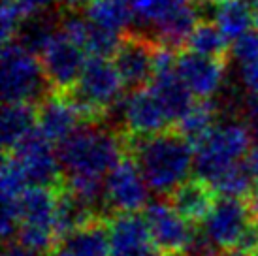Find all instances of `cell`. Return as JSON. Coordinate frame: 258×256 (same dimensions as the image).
I'll list each match as a JSON object with an SVG mask.
<instances>
[{
    "instance_id": "obj_1",
    "label": "cell",
    "mask_w": 258,
    "mask_h": 256,
    "mask_svg": "<svg viewBox=\"0 0 258 256\" xmlns=\"http://www.w3.org/2000/svg\"><path fill=\"white\" fill-rule=\"evenodd\" d=\"M128 157L142 170L149 188L155 194L168 196L188 179L194 168V147L175 130L153 136L126 134Z\"/></svg>"
},
{
    "instance_id": "obj_2",
    "label": "cell",
    "mask_w": 258,
    "mask_h": 256,
    "mask_svg": "<svg viewBox=\"0 0 258 256\" xmlns=\"http://www.w3.org/2000/svg\"><path fill=\"white\" fill-rule=\"evenodd\" d=\"M57 155L64 177L104 179L128 157L126 134L106 122H85L58 143Z\"/></svg>"
},
{
    "instance_id": "obj_3",
    "label": "cell",
    "mask_w": 258,
    "mask_h": 256,
    "mask_svg": "<svg viewBox=\"0 0 258 256\" xmlns=\"http://www.w3.org/2000/svg\"><path fill=\"white\" fill-rule=\"evenodd\" d=\"M192 147L196 177L213 185L224 171H228L249 155L252 136L247 122L230 119L217 122Z\"/></svg>"
},
{
    "instance_id": "obj_4",
    "label": "cell",
    "mask_w": 258,
    "mask_h": 256,
    "mask_svg": "<svg viewBox=\"0 0 258 256\" xmlns=\"http://www.w3.org/2000/svg\"><path fill=\"white\" fill-rule=\"evenodd\" d=\"M122 83L113 60L89 57L78 83L68 91V96L78 107L83 122H104L121 102Z\"/></svg>"
},
{
    "instance_id": "obj_5",
    "label": "cell",
    "mask_w": 258,
    "mask_h": 256,
    "mask_svg": "<svg viewBox=\"0 0 258 256\" xmlns=\"http://www.w3.org/2000/svg\"><path fill=\"white\" fill-rule=\"evenodd\" d=\"M49 81L42 60L17 42L4 43L0 66V89L4 104L27 102L36 104L47 96Z\"/></svg>"
},
{
    "instance_id": "obj_6",
    "label": "cell",
    "mask_w": 258,
    "mask_h": 256,
    "mask_svg": "<svg viewBox=\"0 0 258 256\" xmlns=\"http://www.w3.org/2000/svg\"><path fill=\"white\" fill-rule=\"evenodd\" d=\"M115 109L119 111L117 130H121L122 124V132L128 136L160 134L172 124L166 109L149 87L134 89L115 106Z\"/></svg>"
},
{
    "instance_id": "obj_7",
    "label": "cell",
    "mask_w": 258,
    "mask_h": 256,
    "mask_svg": "<svg viewBox=\"0 0 258 256\" xmlns=\"http://www.w3.org/2000/svg\"><path fill=\"white\" fill-rule=\"evenodd\" d=\"M149 185L134 158H122L106 177V206L109 215L138 213L147 207Z\"/></svg>"
},
{
    "instance_id": "obj_8",
    "label": "cell",
    "mask_w": 258,
    "mask_h": 256,
    "mask_svg": "<svg viewBox=\"0 0 258 256\" xmlns=\"http://www.w3.org/2000/svg\"><path fill=\"white\" fill-rule=\"evenodd\" d=\"M53 145L55 143H51L36 128L12 151L15 158L21 162L29 183L36 186H49V188L62 186L64 173L58 162L57 151H53Z\"/></svg>"
},
{
    "instance_id": "obj_9",
    "label": "cell",
    "mask_w": 258,
    "mask_h": 256,
    "mask_svg": "<svg viewBox=\"0 0 258 256\" xmlns=\"http://www.w3.org/2000/svg\"><path fill=\"white\" fill-rule=\"evenodd\" d=\"M256 221L247 198H217L215 206L204 221V230L222 250L236 249L247 228Z\"/></svg>"
},
{
    "instance_id": "obj_10",
    "label": "cell",
    "mask_w": 258,
    "mask_h": 256,
    "mask_svg": "<svg viewBox=\"0 0 258 256\" xmlns=\"http://www.w3.org/2000/svg\"><path fill=\"white\" fill-rule=\"evenodd\" d=\"M145 222L151 239L164 256H181L192 235V226L185 221L168 200H157L145 207Z\"/></svg>"
},
{
    "instance_id": "obj_11",
    "label": "cell",
    "mask_w": 258,
    "mask_h": 256,
    "mask_svg": "<svg viewBox=\"0 0 258 256\" xmlns=\"http://www.w3.org/2000/svg\"><path fill=\"white\" fill-rule=\"evenodd\" d=\"M85 55L87 51L81 45L64 38L60 32L53 38V42L40 55V60L45 78L55 93H68L78 83L87 64Z\"/></svg>"
},
{
    "instance_id": "obj_12",
    "label": "cell",
    "mask_w": 258,
    "mask_h": 256,
    "mask_svg": "<svg viewBox=\"0 0 258 256\" xmlns=\"http://www.w3.org/2000/svg\"><path fill=\"white\" fill-rule=\"evenodd\" d=\"M157 42L151 36L142 32H126L117 53L113 55V64L122 83L130 89H142L151 83L155 72V51Z\"/></svg>"
},
{
    "instance_id": "obj_13",
    "label": "cell",
    "mask_w": 258,
    "mask_h": 256,
    "mask_svg": "<svg viewBox=\"0 0 258 256\" xmlns=\"http://www.w3.org/2000/svg\"><path fill=\"white\" fill-rule=\"evenodd\" d=\"M175 70L196 98L211 100L222 91L224 58L204 57V55L186 49L177 55Z\"/></svg>"
},
{
    "instance_id": "obj_14",
    "label": "cell",
    "mask_w": 258,
    "mask_h": 256,
    "mask_svg": "<svg viewBox=\"0 0 258 256\" xmlns=\"http://www.w3.org/2000/svg\"><path fill=\"white\" fill-rule=\"evenodd\" d=\"M111 256H164L151 239L145 217L119 213L109 219Z\"/></svg>"
},
{
    "instance_id": "obj_15",
    "label": "cell",
    "mask_w": 258,
    "mask_h": 256,
    "mask_svg": "<svg viewBox=\"0 0 258 256\" xmlns=\"http://www.w3.org/2000/svg\"><path fill=\"white\" fill-rule=\"evenodd\" d=\"M38 104V130L51 143H62L81 126L83 119L66 93L53 91Z\"/></svg>"
},
{
    "instance_id": "obj_16",
    "label": "cell",
    "mask_w": 258,
    "mask_h": 256,
    "mask_svg": "<svg viewBox=\"0 0 258 256\" xmlns=\"http://www.w3.org/2000/svg\"><path fill=\"white\" fill-rule=\"evenodd\" d=\"M200 21L202 17L196 0H172V4L153 25L155 42L168 47L185 45Z\"/></svg>"
},
{
    "instance_id": "obj_17",
    "label": "cell",
    "mask_w": 258,
    "mask_h": 256,
    "mask_svg": "<svg viewBox=\"0 0 258 256\" xmlns=\"http://www.w3.org/2000/svg\"><path fill=\"white\" fill-rule=\"evenodd\" d=\"M215 192L217 190L211 183L200 177H192L175 186L166 198L185 221L190 224H198L208 219V215L215 206Z\"/></svg>"
},
{
    "instance_id": "obj_18",
    "label": "cell",
    "mask_w": 258,
    "mask_h": 256,
    "mask_svg": "<svg viewBox=\"0 0 258 256\" xmlns=\"http://www.w3.org/2000/svg\"><path fill=\"white\" fill-rule=\"evenodd\" d=\"M57 200L58 188L49 186H36L23 192L19 198V209H21V224L36 226L55 232L57 235Z\"/></svg>"
},
{
    "instance_id": "obj_19",
    "label": "cell",
    "mask_w": 258,
    "mask_h": 256,
    "mask_svg": "<svg viewBox=\"0 0 258 256\" xmlns=\"http://www.w3.org/2000/svg\"><path fill=\"white\" fill-rule=\"evenodd\" d=\"M38 128V107L27 102L4 104L0 132H2V147L4 153L12 151Z\"/></svg>"
},
{
    "instance_id": "obj_20",
    "label": "cell",
    "mask_w": 258,
    "mask_h": 256,
    "mask_svg": "<svg viewBox=\"0 0 258 256\" xmlns=\"http://www.w3.org/2000/svg\"><path fill=\"white\" fill-rule=\"evenodd\" d=\"M57 247L70 256H111L109 221H96L66 235Z\"/></svg>"
},
{
    "instance_id": "obj_21",
    "label": "cell",
    "mask_w": 258,
    "mask_h": 256,
    "mask_svg": "<svg viewBox=\"0 0 258 256\" xmlns=\"http://www.w3.org/2000/svg\"><path fill=\"white\" fill-rule=\"evenodd\" d=\"M57 34L58 15L49 14V12H42V14L30 15L27 19H23L14 42H17L27 51L40 57Z\"/></svg>"
},
{
    "instance_id": "obj_22",
    "label": "cell",
    "mask_w": 258,
    "mask_h": 256,
    "mask_svg": "<svg viewBox=\"0 0 258 256\" xmlns=\"http://www.w3.org/2000/svg\"><path fill=\"white\" fill-rule=\"evenodd\" d=\"M85 17L102 29L124 36L134 23L128 0H91L85 6Z\"/></svg>"
},
{
    "instance_id": "obj_23",
    "label": "cell",
    "mask_w": 258,
    "mask_h": 256,
    "mask_svg": "<svg viewBox=\"0 0 258 256\" xmlns=\"http://www.w3.org/2000/svg\"><path fill=\"white\" fill-rule=\"evenodd\" d=\"M213 23L232 43L254 25L252 6L247 0H217Z\"/></svg>"
},
{
    "instance_id": "obj_24",
    "label": "cell",
    "mask_w": 258,
    "mask_h": 256,
    "mask_svg": "<svg viewBox=\"0 0 258 256\" xmlns=\"http://www.w3.org/2000/svg\"><path fill=\"white\" fill-rule=\"evenodd\" d=\"M219 113H221L219 106H217V102L213 98L200 100L173 124V130L194 145L202 136H206L211 128L215 126Z\"/></svg>"
},
{
    "instance_id": "obj_25",
    "label": "cell",
    "mask_w": 258,
    "mask_h": 256,
    "mask_svg": "<svg viewBox=\"0 0 258 256\" xmlns=\"http://www.w3.org/2000/svg\"><path fill=\"white\" fill-rule=\"evenodd\" d=\"M186 49L204 57L224 58L230 53V42L213 21H200L186 40Z\"/></svg>"
},
{
    "instance_id": "obj_26",
    "label": "cell",
    "mask_w": 258,
    "mask_h": 256,
    "mask_svg": "<svg viewBox=\"0 0 258 256\" xmlns=\"http://www.w3.org/2000/svg\"><path fill=\"white\" fill-rule=\"evenodd\" d=\"M258 179L254 173L249 170V166L245 162V158L239 164L232 166L228 171H224L221 177L213 183L221 196H230V198H249L252 188L256 185Z\"/></svg>"
},
{
    "instance_id": "obj_27",
    "label": "cell",
    "mask_w": 258,
    "mask_h": 256,
    "mask_svg": "<svg viewBox=\"0 0 258 256\" xmlns=\"http://www.w3.org/2000/svg\"><path fill=\"white\" fill-rule=\"evenodd\" d=\"M27 173L23 170L21 162L15 158L14 153H4L2 170H0V190L2 202L6 200H19L23 192L27 190Z\"/></svg>"
},
{
    "instance_id": "obj_28",
    "label": "cell",
    "mask_w": 258,
    "mask_h": 256,
    "mask_svg": "<svg viewBox=\"0 0 258 256\" xmlns=\"http://www.w3.org/2000/svg\"><path fill=\"white\" fill-rule=\"evenodd\" d=\"M122 42V36L111 30H106L89 21V30H87L85 45L83 49L87 51V55L91 57H100V58H109L113 57L119 45Z\"/></svg>"
},
{
    "instance_id": "obj_29",
    "label": "cell",
    "mask_w": 258,
    "mask_h": 256,
    "mask_svg": "<svg viewBox=\"0 0 258 256\" xmlns=\"http://www.w3.org/2000/svg\"><path fill=\"white\" fill-rule=\"evenodd\" d=\"M230 57L239 66L258 62V29L247 30L245 34L230 43Z\"/></svg>"
},
{
    "instance_id": "obj_30",
    "label": "cell",
    "mask_w": 258,
    "mask_h": 256,
    "mask_svg": "<svg viewBox=\"0 0 258 256\" xmlns=\"http://www.w3.org/2000/svg\"><path fill=\"white\" fill-rule=\"evenodd\" d=\"M134 21L142 27H153L158 17L164 14L166 8L172 4V0H128Z\"/></svg>"
},
{
    "instance_id": "obj_31",
    "label": "cell",
    "mask_w": 258,
    "mask_h": 256,
    "mask_svg": "<svg viewBox=\"0 0 258 256\" xmlns=\"http://www.w3.org/2000/svg\"><path fill=\"white\" fill-rule=\"evenodd\" d=\"M221 254H222V249L209 237V234L204 230V226H196L192 228L190 241H188L185 252L181 256H221Z\"/></svg>"
},
{
    "instance_id": "obj_32",
    "label": "cell",
    "mask_w": 258,
    "mask_h": 256,
    "mask_svg": "<svg viewBox=\"0 0 258 256\" xmlns=\"http://www.w3.org/2000/svg\"><path fill=\"white\" fill-rule=\"evenodd\" d=\"M10 2L21 12V15L25 19L30 17V15L47 12V8L53 4V0H10Z\"/></svg>"
},
{
    "instance_id": "obj_33",
    "label": "cell",
    "mask_w": 258,
    "mask_h": 256,
    "mask_svg": "<svg viewBox=\"0 0 258 256\" xmlns=\"http://www.w3.org/2000/svg\"><path fill=\"white\" fill-rule=\"evenodd\" d=\"M239 74H241V76H239L241 85H243V89L247 91V94L258 98V62L241 66Z\"/></svg>"
},
{
    "instance_id": "obj_34",
    "label": "cell",
    "mask_w": 258,
    "mask_h": 256,
    "mask_svg": "<svg viewBox=\"0 0 258 256\" xmlns=\"http://www.w3.org/2000/svg\"><path fill=\"white\" fill-rule=\"evenodd\" d=\"M4 256H45V254H40L36 250L27 249V247H23L21 243L17 241H8L6 249H4Z\"/></svg>"
},
{
    "instance_id": "obj_35",
    "label": "cell",
    "mask_w": 258,
    "mask_h": 256,
    "mask_svg": "<svg viewBox=\"0 0 258 256\" xmlns=\"http://www.w3.org/2000/svg\"><path fill=\"white\" fill-rule=\"evenodd\" d=\"M247 200H249V204H251V209H252V213H254V217L258 219V181H256V185H254V188H252L251 196Z\"/></svg>"
},
{
    "instance_id": "obj_36",
    "label": "cell",
    "mask_w": 258,
    "mask_h": 256,
    "mask_svg": "<svg viewBox=\"0 0 258 256\" xmlns=\"http://www.w3.org/2000/svg\"><path fill=\"white\" fill-rule=\"evenodd\" d=\"M58 2H60L66 10H76V8H79V6H87L91 0H58Z\"/></svg>"
},
{
    "instance_id": "obj_37",
    "label": "cell",
    "mask_w": 258,
    "mask_h": 256,
    "mask_svg": "<svg viewBox=\"0 0 258 256\" xmlns=\"http://www.w3.org/2000/svg\"><path fill=\"white\" fill-rule=\"evenodd\" d=\"M221 256H251V254H247V252H243V250L230 249V250H222Z\"/></svg>"
},
{
    "instance_id": "obj_38",
    "label": "cell",
    "mask_w": 258,
    "mask_h": 256,
    "mask_svg": "<svg viewBox=\"0 0 258 256\" xmlns=\"http://www.w3.org/2000/svg\"><path fill=\"white\" fill-rule=\"evenodd\" d=\"M251 6H252V17H254V27L258 29V0H252Z\"/></svg>"
},
{
    "instance_id": "obj_39",
    "label": "cell",
    "mask_w": 258,
    "mask_h": 256,
    "mask_svg": "<svg viewBox=\"0 0 258 256\" xmlns=\"http://www.w3.org/2000/svg\"><path fill=\"white\" fill-rule=\"evenodd\" d=\"M47 256H70V254H68L66 250L60 249V247H57V249H55V250H51V252H49V254H47Z\"/></svg>"
},
{
    "instance_id": "obj_40",
    "label": "cell",
    "mask_w": 258,
    "mask_h": 256,
    "mask_svg": "<svg viewBox=\"0 0 258 256\" xmlns=\"http://www.w3.org/2000/svg\"><path fill=\"white\" fill-rule=\"evenodd\" d=\"M252 256H258V249H256V250H254V254H252Z\"/></svg>"
}]
</instances>
